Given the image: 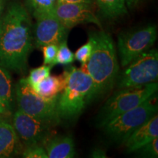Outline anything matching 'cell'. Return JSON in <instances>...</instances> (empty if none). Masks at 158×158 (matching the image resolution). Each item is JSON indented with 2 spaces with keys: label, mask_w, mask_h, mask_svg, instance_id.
<instances>
[{
  "label": "cell",
  "mask_w": 158,
  "mask_h": 158,
  "mask_svg": "<svg viewBox=\"0 0 158 158\" xmlns=\"http://www.w3.org/2000/svg\"><path fill=\"white\" fill-rule=\"evenodd\" d=\"M31 22L23 5L14 2L1 20L0 64L7 70L24 73L32 50Z\"/></svg>",
  "instance_id": "6da1fadb"
},
{
  "label": "cell",
  "mask_w": 158,
  "mask_h": 158,
  "mask_svg": "<svg viewBox=\"0 0 158 158\" xmlns=\"http://www.w3.org/2000/svg\"><path fill=\"white\" fill-rule=\"evenodd\" d=\"M89 38L92 50L86 64H82L93 83L89 102L107 94L116 84L118 75L117 55L114 40L103 30L92 31Z\"/></svg>",
  "instance_id": "7a4b0ae2"
},
{
  "label": "cell",
  "mask_w": 158,
  "mask_h": 158,
  "mask_svg": "<svg viewBox=\"0 0 158 158\" xmlns=\"http://www.w3.org/2000/svg\"><path fill=\"white\" fill-rule=\"evenodd\" d=\"M64 71L67 82L57 98V111L61 120L73 119L89 102L93 83L83 66L80 68L72 66Z\"/></svg>",
  "instance_id": "3957f363"
},
{
  "label": "cell",
  "mask_w": 158,
  "mask_h": 158,
  "mask_svg": "<svg viewBox=\"0 0 158 158\" xmlns=\"http://www.w3.org/2000/svg\"><path fill=\"white\" fill-rule=\"evenodd\" d=\"M157 88L155 81L144 86L119 89L105 102L97 118V126L103 127L117 116L137 107L154 95Z\"/></svg>",
  "instance_id": "277c9868"
},
{
  "label": "cell",
  "mask_w": 158,
  "mask_h": 158,
  "mask_svg": "<svg viewBox=\"0 0 158 158\" xmlns=\"http://www.w3.org/2000/svg\"><path fill=\"white\" fill-rule=\"evenodd\" d=\"M157 111V97L154 94L137 107L113 118L102 128L112 141L124 143L135 130L155 116Z\"/></svg>",
  "instance_id": "5b68a950"
},
{
  "label": "cell",
  "mask_w": 158,
  "mask_h": 158,
  "mask_svg": "<svg viewBox=\"0 0 158 158\" xmlns=\"http://www.w3.org/2000/svg\"><path fill=\"white\" fill-rule=\"evenodd\" d=\"M19 109L31 116L43 120L53 127L60 122L57 111V98H47L40 95L27 81L21 78L15 87Z\"/></svg>",
  "instance_id": "8992f818"
},
{
  "label": "cell",
  "mask_w": 158,
  "mask_h": 158,
  "mask_svg": "<svg viewBox=\"0 0 158 158\" xmlns=\"http://www.w3.org/2000/svg\"><path fill=\"white\" fill-rule=\"evenodd\" d=\"M118 73V89L141 86L155 82L158 77V51L148 50L132 61Z\"/></svg>",
  "instance_id": "52a82bcc"
},
{
  "label": "cell",
  "mask_w": 158,
  "mask_h": 158,
  "mask_svg": "<svg viewBox=\"0 0 158 158\" xmlns=\"http://www.w3.org/2000/svg\"><path fill=\"white\" fill-rule=\"evenodd\" d=\"M157 37V27L155 25H148L121 33L118 37L117 48L122 66L124 68L149 50L154 45Z\"/></svg>",
  "instance_id": "ba28073f"
},
{
  "label": "cell",
  "mask_w": 158,
  "mask_h": 158,
  "mask_svg": "<svg viewBox=\"0 0 158 158\" xmlns=\"http://www.w3.org/2000/svg\"><path fill=\"white\" fill-rule=\"evenodd\" d=\"M13 126L20 141L27 146L45 142L50 137V124L18 109L13 118Z\"/></svg>",
  "instance_id": "9c48e42d"
},
{
  "label": "cell",
  "mask_w": 158,
  "mask_h": 158,
  "mask_svg": "<svg viewBox=\"0 0 158 158\" xmlns=\"http://www.w3.org/2000/svg\"><path fill=\"white\" fill-rule=\"evenodd\" d=\"M36 26L35 29V45L37 48L48 44L59 45L67 40L69 29L61 23L54 10L35 16Z\"/></svg>",
  "instance_id": "30bf717a"
},
{
  "label": "cell",
  "mask_w": 158,
  "mask_h": 158,
  "mask_svg": "<svg viewBox=\"0 0 158 158\" xmlns=\"http://www.w3.org/2000/svg\"><path fill=\"white\" fill-rule=\"evenodd\" d=\"M54 13L61 23L70 29L81 23H94L101 27L91 5L84 3H57Z\"/></svg>",
  "instance_id": "8fae6325"
},
{
  "label": "cell",
  "mask_w": 158,
  "mask_h": 158,
  "mask_svg": "<svg viewBox=\"0 0 158 158\" xmlns=\"http://www.w3.org/2000/svg\"><path fill=\"white\" fill-rule=\"evenodd\" d=\"M158 137V116L152 117L142 124L130 135L124 142L130 152L138 151L140 148Z\"/></svg>",
  "instance_id": "7c38bea8"
},
{
  "label": "cell",
  "mask_w": 158,
  "mask_h": 158,
  "mask_svg": "<svg viewBox=\"0 0 158 158\" xmlns=\"http://www.w3.org/2000/svg\"><path fill=\"white\" fill-rule=\"evenodd\" d=\"M44 148L48 158H73L76 155L74 141L68 135L48 138Z\"/></svg>",
  "instance_id": "4fadbf2b"
},
{
  "label": "cell",
  "mask_w": 158,
  "mask_h": 158,
  "mask_svg": "<svg viewBox=\"0 0 158 158\" xmlns=\"http://www.w3.org/2000/svg\"><path fill=\"white\" fill-rule=\"evenodd\" d=\"M19 138L13 124L0 118V158L10 157L19 150Z\"/></svg>",
  "instance_id": "5bb4252c"
},
{
  "label": "cell",
  "mask_w": 158,
  "mask_h": 158,
  "mask_svg": "<svg viewBox=\"0 0 158 158\" xmlns=\"http://www.w3.org/2000/svg\"><path fill=\"white\" fill-rule=\"evenodd\" d=\"M66 82L67 76L64 71L59 76H48L31 87L40 95L47 98H54L62 92Z\"/></svg>",
  "instance_id": "9a60e30c"
},
{
  "label": "cell",
  "mask_w": 158,
  "mask_h": 158,
  "mask_svg": "<svg viewBox=\"0 0 158 158\" xmlns=\"http://www.w3.org/2000/svg\"><path fill=\"white\" fill-rule=\"evenodd\" d=\"M0 104L5 111L9 112L13 105L12 78L8 70L0 64Z\"/></svg>",
  "instance_id": "2e32d148"
},
{
  "label": "cell",
  "mask_w": 158,
  "mask_h": 158,
  "mask_svg": "<svg viewBox=\"0 0 158 158\" xmlns=\"http://www.w3.org/2000/svg\"><path fill=\"white\" fill-rule=\"evenodd\" d=\"M102 15L109 19H114L127 13L125 0H94Z\"/></svg>",
  "instance_id": "e0dca14e"
},
{
  "label": "cell",
  "mask_w": 158,
  "mask_h": 158,
  "mask_svg": "<svg viewBox=\"0 0 158 158\" xmlns=\"http://www.w3.org/2000/svg\"><path fill=\"white\" fill-rule=\"evenodd\" d=\"M34 16L54 10L57 0H26Z\"/></svg>",
  "instance_id": "ac0fdd59"
},
{
  "label": "cell",
  "mask_w": 158,
  "mask_h": 158,
  "mask_svg": "<svg viewBox=\"0 0 158 158\" xmlns=\"http://www.w3.org/2000/svg\"><path fill=\"white\" fill-rule=\"evenodd\" d=\"M75 60L73 53L71 51L67 44V40H64L59 44L58 51L54 62L55 64L68 65Z\"/></svg>",
  "instance_id": "d6986e66"
},
{
  "label": "cell",
  "mask_w": 158,
  "mask_h": 158,
  "mask_svg": "<svg viewBox=\"0 0 158 158\" xmlns=\"http://www.w3.org/2000/svg\"><path fill=\"white\" fill-rule=\"evenodd\" d=\"M52 67L49 64H43L39 68L32 69L29 73V76L27 78V81L33 87L43 79L50 76Z\"/></svg>",
  "instance_id": "ffe728a7"
},
{
  "label": "cell",
  "mask_w": 158,
  "mask_h": 158,
  "mask_svg": "<svg viewBox=\"0 0 158 158\" xmlns=\"http://www.w3.org/2000/svg\"><path fill=\"white\" fill-rule=\"evenodd\" d=\"M22 155L23 157L27 158H48L45 148L39 144L26 147Z\"/></svg>",
  "instance_id": "44dd1931"
},
{
  "label": "cell",
  "mask_w": 158,
  "mask_h": 158,
  "mask_svg": "<svg viewBox=\"0 0 158 158\" xmlns=\"http://www.w3.org/2000/svg\"><path fill=\"white\" fill-rule=\"evenodd\" d=\"M59 45L48 44L45 45L41 48L43 54V64H49L54 66V62L56 58Z\"/></svg>",
  "instance_id": "7402d4cb"
},
{
  "label": "cell",
  "mask_w": 158,
  "mask_h": 158,
  "mask_svg": "<svg viewBox=\"0 0 158 158\" xmlns=\"http://www.w3.org/2000/svg\"><path fill=\"white\" fill-rule=\"evenodd\" d=\"M92 50V42L90 38H89L87 43H85L82 46H81L76 51V54H74L75 59L78 60L81 64H84L87 62L89 58L91 53Z\"/></svg>",
  "instance_id": "603a6c76"
},
{
  "label": "cell",
  "mask_w": 158,
  "mask_h": 158,
  "mask_svg": "<svg viewBox=\"0 0 158 158\" xmlns=\"http://www.w3.org/2000/svg\"><path fill=\"white\" fill-rule=\"evenodd\" d=\"M141 155L148 157H158V139L157 138L153 139L149 143L145 144L139 149Z\"/></svg>",
  "instance_id": "cb8c5ba5"
},
{
  "label": "cell",
  "mask_w": 158,
  "mask_h": 158,
  "mask_svg": "<svg viewBox=\"0 0 158 158\" xmlns=\"http://www.w3.org/2000/svg\"><path fill=\"white\" fill-rule=\"evenodd\" d=\"M91 157L94 158H106L108 157L106 155V151L100 148H96L93 149L91 152Z\"/></svg>",
  "instance_id": "d4e9b609"
},
{
  "label": "cell",
  "mask_w": 158,
  "mask_h": 158,
  "mask_svg": "<svg viewBox=\"0 0 158 158\" xmlns=\"http://www.w3.org/2000/svg\"><path fill=\"white\" fill-rule=\"evenodd\" d=\"M94 0H57V3H84L92 5Z\"/></svg>",
  "instance_id": "484cf974"
},
{
  "label": "cell",
  "mask_w": 158,
  "mask_h": 158,
  "mask_svg": "<svg viewBox=\"0 0 158 158\" xmlns=\"http://www.w3.org/2000/svg\"><path fill=\"white\" fill-rule=\"evenodd\" d=\"M141 0H125V3H126V6L128 8H133L135 7L138 4H139Z\"/></svg>",
  "instance_id": "4316f807"
},
{
  "label": "cell",
  "mask_w": 158,
  "mask_h": 158,
  "mask_svg": "<svg viewBox=\"0 0 158 158\" xmlns=\"http://www.w3.org/2000/svg\"><path fill=\"white\" fill-rule=\"evenodd\" d=\"M6 113H7V112H6L5 110L4 109L2 106L0 104V114H6Z\"/></svg>",
  "instance_id": "83f0119b"
},
{
  "label": "cell",
  "mask_w": 158,
  "mask_h": 158,
  "mask_svg": "<svg viewBox=\"0 0 158 158\" xmlns=\"http://www.w3.org/2000/svg\"><path fill=\"white\" fill-rule=\"evenodd\" d=\"M0 31H1V21H0Z\"/></svg>",
  "instance_id": "f1b7e54d"
}]
</instances>
